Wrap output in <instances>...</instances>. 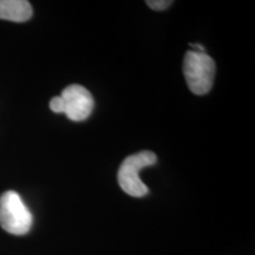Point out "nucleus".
I'll list each match as a JSON object with an SVG mask.
<instances>
[{
	"label": "nucleus",
	"instance_id": "nucleus-8",
	"mask_svg": "<svg viewBox=\"0 0 255 255\" xmlns=\"http://www.w3.org/2000/svg\"><path fill=\"white\" fill-rule=\"evenodd\" d=\"M190 47H191L190 51H194V52H206L205 47L200 45V44H190Z\"/></svg>",
	"mask_w": 255,
	"mask_h": 255
},
{
	"label": "nucleus",
	"instance_id": "nucleus-3",
	"mask_svg": "<svg viewBox=\"0 0 255 255\" xmlns=\"http://www.w3.org/2000/svg\"><path fill=\"white\" fill-rule=\"evenodd\" d=\"M156 162H157V156L148 150L128 156L121 164L117 173V180L123 191L133 197L145 196L149 193V189L142 182L139 171L143 168L154 165Z\"/></svg>",
	"mask_w": 255,
	"mask_h": 255
},
{
	"label": "nucleus",
	"instance_id": "nucleus-5",
	"mask_svg": "<svg viewBox=\"0 0 255 255\" xmlns=\"http://www.w3.org/2000/svg\"><path fill=\"white\" fill-rule=\"evenodd\" d=\"M32 17V6L26 0H0V19L24 23Z\"/></svg>",
	"mask_w": 255,
	"mask_h": 255
},
{
	"label": "nucleus",
	"instance_id": "nucleus-1",
	"mask_svg": "<svg viewBox=\"0 0 255 255\" xmlns=\"http://www.w3.org/2000/svg\"><path fill=\"white\" fill-rule=\"evenodd\" d=\"M33 223L30 209L20 195L13 190L5 191L0 196V226L5 232L13 235H25Z\"/></svg>",
	"mask_w": 255,
	"mask_h": 255
},
{
	"label": "nucleus",
	"instance_id": "nucleus-2",
	"mask_svg": "<svg viewBox=\"0 0 255 255\" xmlns=\"http://www.w3.org/2000/svg\"><path fill=\"white\" fill-rule=\"evenodd\" d=\"M183 75L188 88L193 94L206 95L214 83V59L206 52H194L189 50L184 56Z\"/></svg>",
	"mask_w": 255,
	"mask_h": 255
},
{
	"label": "nucleus",
	"instance_id": "nucleus-7",
	"mask_svg": "<svg viewBox=\"0 0 255 255\" xmlns=\"http://www.w3.org/2000/svg\"><path fill=\"white\" fill-rule=\"evenodd\" d=\"M50 109L56 114H63V103L62 98H60L59 96L53 97L52 100L50 101Z\"/></svg>",
	"mask_w": 255,
	"mask_h": 255
},
{
	"label": "nucleus",
	"instance_id": "nucleus-4",
	"mask_svg": "<svg viewBox=\"0 0 255 255\" xmlns=\"http://www.w3.org/2000/svg\"><path fill=\"white\" fill-rule=\"evenodd\" d=\"M59 97L62 98L63 114L75 122L87 120L94 110L95 102L91 94L79 84L66 87Z\"/></svg>",
	"mask_w": 255,
	"mask_h": 255
},
{
	"label": "nucleus",
	"instance_id": "nucleus-6",
	"mask_svg": "<svg viewBox=\"0 0 255 255\" xmlns=\"http://www.w3.org/2000/svg\"><path fill=\"white\" fill-rule=\"evenodd\" d=\"M171 4H173V1H170V0H148L146 1V5L155 11H163Z\"/></svg>",
	"mask_w": 255,
	"mask_h": 255
}]
</instances>
